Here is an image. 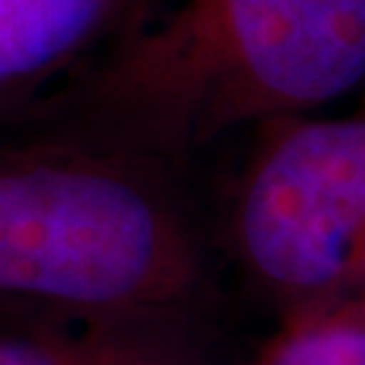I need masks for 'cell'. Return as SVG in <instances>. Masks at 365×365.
Returning a JSON list of instances; mask_svg holds the SVG:
<instances>
[{"instance_id":"cell-1","label":"cell","mask_w":365,"mask_h":365,"mask_svg":"<svg viewBox=\"0 0 365 365\" xmlns=\"http://www.w3.org/2000/svg\"><path fill=\"white\" fill-rule=\"evenodd\" d=\"M365 87V0H138L114 41L22 122L182 168L238 130Z\"/></svg>"},{"instance_id":"cell-2","label":"cell","mask_w":365,"mask_h":365,"mask_svg":"<svg viewBox=\"0 0 365 365\" xmlns=\"http://www.w3.org/2000/svg\"><path fill=\"white\" fill-rule=\"evenodd\" d=\"M179 170L57 133L0 141V312L157 322L206 284Z\"/></svg>"},{"instance_id":"cell-3","label":"cell","mask_w":365,"mask_h":365,"mask_svg":"<svg viewBox=\"0 0 365 365\" xmlns=\"http://www.w3.org/2000/svg\"><path fill=\"white\" fill-rule=\"evenodd\" d=\"M227 247L244 276L295 309L365 292V111L255 128Z\"/></svg>"},{"instance_id":"cell-4","label":"cell","mask_w":365,"mask_h":365,"mask_svg":"<svg viewBox=\"0 0 365 365\" xmlns=\"http://www.w3.org/2000/svg\"><path fill=\"white\" fill-rule=\"evenodd\" d=\"M138 0H0V125L25 122L114 41Z\"/></svg>"},{"instance_id":"cell-5","label":"cell","mask_w":365,"mask_h":365,"mask_svg":"<svg viewBox=\"0 0 365 365\" xmlns=\"http://www.w3.org/2000/svg\"><path fill=\"white\" fill-rule=\"evenodd\" d=\"M260 365H365V292L300 309Z\"/></svg>"},{"instance_id":"cell-6","label":"cell","mask_w":365,"mask_h":365,"mask_svg":"<svg viewBox=\"0 0 365 365\" xmlns=\"http://www.w3.org/2000/svg\"><path fill=\"white\" fill-rule=\"evenodd\" d=\"M0 312V365H87L95 344L92 339L76 341L66 330H57V317L30 314V319H6Z\"/></svg>"},{"instance_id":"cell-7","label":"cell","mask_w":365,"mask_h":365,"mask_svg":"<svg viewBox=\"0 0 365 365\" xmlns=\"http://www.w3.org/2000/svg\"><path fill=\"white\" fill-rule=\"evenodd\" d=\"M125 333H130V327H98L87 365H157L144 352H135Z\"/></svg>"}]
</instances>
